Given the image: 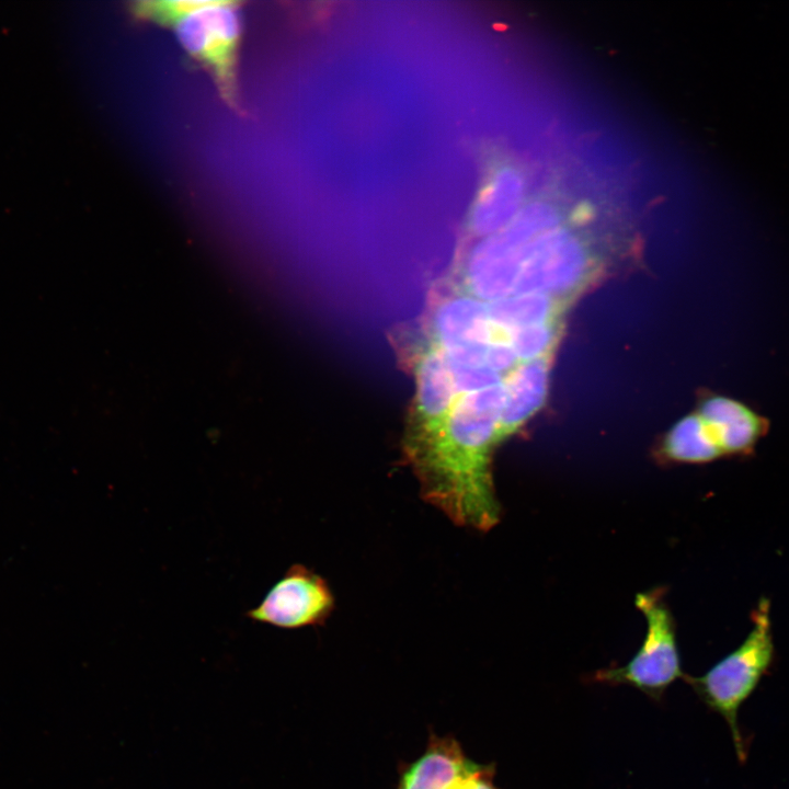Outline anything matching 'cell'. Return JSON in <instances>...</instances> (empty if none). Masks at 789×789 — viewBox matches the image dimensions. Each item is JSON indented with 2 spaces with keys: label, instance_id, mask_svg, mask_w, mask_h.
<instances>
[{
  "label": "cell",
  "instance_id": "6da1fadb",
  "mask_svg": "<svg viewBox=\"0 0 789 789\" xmlns=\"http://www.w3.org/2000/svg\"><path fill=\"white\" fill-rule=\"evenodd\" d=\"M504 384L459 396L439 432L407 455L424 500L459 526L489 530L500 517L491 456Z\"/></svg>",
  "mask_w": 789,
  "mask_h": 789
},
{
  "label": "cell",
  "instance_id": "3957f363",
  "mask_svg": "<svg viewBox=\"0 0 789 789\" xmlns=\"http://www.w3.org/2000/svg\"><path fill=\"white\" fill-rule=\"evenodd\" d=\"M636 606L647 620L644 640L628 663L599 670L594 681L610 685H629L654 701H661L667 688L685 673L676 642L673 617L658 592L640 593Z\"/></svg>",
  "mask_w": 789,
  "mask_h": 789
},
{
  "label": "cell",
  "instance_id": "5bb4252c",
  "mask_svg": "<svg viewBox=\"0 0 789 789\" xmlns=\"http://www.w3.org/2000/svg\"><path fill=\"white\" fill-rule=\"evenodd\" d=\"M208 3L209 0H137L130 2L128 9L139 20L172 27Z\"/></svg>",
  "mask_w": 789,
  "mask_h": 789
},
{
  "label": "cell",
  "instance_id": "4fadbf2b",
  "mask_svg": "<svg viewBox=\"0 0 789 789\" xmlns=\"http://www.w3.org/2000/svg\"><path fill=\"white\" fill-rule=\"evenodd\" d=\"M503 332L519 363L530 362L552 354L561 335V320Z\"/></svg>",
  "mask_w": 789,
  "mask_h": 789
},
{
  "label": "cell",
  "instance_id": "8fae6325",
  "mask_svg": "<svg viewBox=\"0 0 789 789\" xmlns=\"http://www.w3.org/2000/svg\"><path fill=\"white\" fill-rule=\"evenodd\" d=\"M569 302L546 294L514 295L489 302L491 321L502 330L561 320Z\"/></svg>",
  "mask_w": 789,
  "mask_h": 789
},
{
  "label": "cell",
  "instance_id": "52a82bcc",
  "mask_svg": "<svg viewBox=\"0 0 789 789\" xmlns=\"http://www.w3.org/2000/svg\"><path fill=\"white\" fill-rule=\"evenodd\" d=\"M334 608L327 581L302 564L291 565L262 602L245 613L254 622L283 629L322 625Z\"/></svg>",
  "mask_w": 789,
  "mask_h": 789
},
{
  "label": "cell",
  "instance_id": "8992f818",
  "mask_svg": "<svg viewBox=\"0 0 789 789\" xmlns=\"http://www.w3.org/2000/svg\"><path fill=\"white\" fill-rule=\"evenodd\" d=\"M430 340L443 351L451 369L489 368L492 345L506 343L490 319L488 302L458 290L436 306Z\"/></svg>",
  "mask_w": 789,
  "mask_h": 789
},
{
  "label": "cell",
  "instance_id": "277c9868",
  "mask_svg": "<svg viewBox=\"0 0 789 789\" xmlns=\"http://www.w3.org/2000/svg\"><path fill=\"white\" fill-rule=\"evenodd\" d=\"M240 4L238 1L210 0L172 26L181 46L209 70L221 99L233 108L239 107Z\"/></svg>",
  "mask_w": 789,
  "mask_h": 789
},
{
  "label": "cell",
  "instance_id": "7a4b0ae2",
  "mask_svg": "<svg viewBox=\"0 0 789 789\" xmlns=\"http://www.w3.org/2000/svg\"><path fill=\"white\" fill-rule=\"evenodd\" d=\"M754 626L733 652L700 676L684 678L700 700L728 723L737 757L745 759V746L737 723L741 705L751 696L773 660L769 604L762 599L753 615Z\"/></svg>",
  "mask_w": 789,
  "mask_h": 789
},
{
  "label": "cell",
  "instance_id": "5b68a950",
  "mask_svg": "<svg viewBox=\"0 0 789 789\" xmlns=\"http://www.w3.org/2000/svg\"><path fill=\"white\" fill-rule=\"evenodd\" d=\"M596 271L595 258L580 239L563 230L544 232L534 240L511 296L539 293L571 304Z\"/></svg>",
  "mask_w": 789,
  "mask_h": 789
},
{
  "label": "cell",
  "instance_id": "30bf717a",
  "mask_svg": "<svg viewBox=\"0 0 789 789\" xmlns=\"http://www.w3.org/2000/svg\"><path fill=\"white\" fill-rule=\"evenodd\" d=\"M474 764L455 737L432 733L423 754L400 770L397 789H453Z\"/></svg>",
  "mask_w": 789,
  "mask_h": 789
},
{
  "label": "cell",
  "instance_id": "ba28073f",
  "mask_svg": "<svg viewBox=\"0 0 789 789\" xmlns=\"http://www.w3.org/2000/svg\"><path fill=\"white\" fill-rule=\"evenodd\" d=\"M413 370L415 392L404 441L405 455L439 432L459 398L448 362L432 340L416 352Z\"/></svg>",
  "mask_w": 789,
  "mask_h": 789
},
{
  "label": "cell",
  "instance_id": "9a60e30c",
  "mask_svg": "<svg viewBox=\"0 0 789 789\" xmlns=\"http://www.w3.org/2000/svg\"><path fill=\"white\" fill-rule=\"evenodd\" d=\"M495 764H478L453 789H500L494 785Z\"/></svg>",
  "mask_w": 789,
  "mask_h": 789
},
{
  "label": "cell",
  "instance_id": "9c48e42d",
  "mask_svg": "<svg viewBox=\"0 0 789 789\" xmlns=\"http://www.w3.org/2000/svg\"><path fill=\"white\" fill-rule=\"evenodd\" d=\"M551 355L519 363L503 380L504 402L499 418L498 445L513 435L545 403Z\"/></svg>",
  "mask_w": 789,
  "mask_h": 789
},
{
  "label": "cell",
  "instance_id": "7c38bea8",
  "mask_svg": "<svg viewBox=\"0 0 789 789\" xmlns=\"http://www.w3.org/2000/svg\"><path fill=\"white\" fill-rule=\"evenodd\" d=\"M662 451L668 459L681 462H706L722 451L708 425L698 413L678 421L666 434Z\"/></svg>",
  "mask_w": 789,
  "mask_h": 789
}]
</instances>
